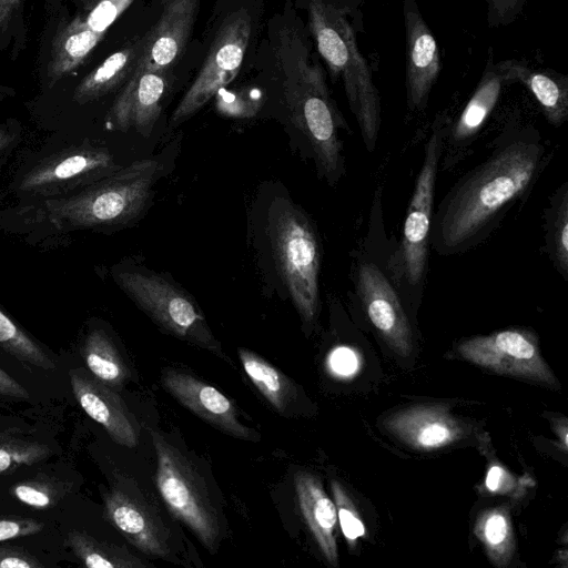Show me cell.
Masks as SVG:
<instances>
[{
  "label": "cell",
  "mask_w": 568,
  "mask_h": 568,
  "mask_svg": "<svg viewBox=\"0 0 568 568\" xmlns=\"http://www.w3.org/2000/svg\"><path fill=\"white\" fill-rule=\"evenodd\" d=\"M12 493L21 503L37 509L50 507L58 496L57 488L42 480L19 483L13 486Z\"/></svg>",
  "instance_id": "obj_33"
},
{
  "label": "cell",
  "mask_w": 568,
  "mask_h": 568,
  "mask_svg": "<svg viewBox=\"0 0 568 568\" xmlns=\"http://www.w3.org/2000/svg\"><path fill=\"white\" fill-rule=\"evenodd\" d=\"M548 160L546 143L536 135L497 142L442 199L433 216L430 247L449 256L477 246L530 193Z\"/></svg>",
  "instance_id": "obj_1"
},
{
  "label": "cell",
  "mask_w": 568,
  "mask_h": 568,
  "mask_svg": "<svg viewBox=\"0 0 568 568\" xmlns=\"http://www.w3.org/2000/svg\"><path fill=\"white\" fill-rule=\"evenodd\" d=\"M214 98L216 111L230 118H253L263 105V94L257 89L231 91L223 88Z\"/></svg>",
  "instance_id": "obj_31"
},
{
  "label": "cell",
  "mask_w": 568,
  "mask_h": 568,
  "mask_svg": "<svg viewBox=\"0 0 568 568\" xmlns=\"http://www.w3.org/2000/svg\"><path fill=\"white\" fill-rule=\"evenodd\" d=\"M385 426L400 440L420 450H433L458 440L460 424L446 409L417 406L389 416Z\"/></svg>",
  "instance_id": "obj_19"
},
{
  "label": "cell",
  "mask_w": 568,
  "mask_h": 568,
  "mask_svg": "<svg viewBox=\"0 0 568 568\" xmlns=\"http://www.w3.org/2000/svg\"><path fill=\"white\" fill-rule=\"evenodd\" d=\"M449 125L450 121L445 114H439L433 122L405 214L399 244L386 264V271L404 302H408V298L417 302L425 290L435 186Z\"/></svg>",
  "instance_id": "obj_3"
},
{
  "label": "cell",
  "mask_w": 568,
  "mask_h": 568,
  "mask_svg": "<svg viewBox=\"0 0 568 568\" xmlns=\"http://www.w3.org/2000/svg\"><path fill=\"white\" fill-rule=\"evenodd\" d=\"M406 31V103L412 113L423 111L440 72L437 42L414 0H404Z\"/></svg>",
  "instance_id": "obj_14"
},
{
  "label": "cell",
  "mask_w": 568,
  "mask_h": 568,
  "mask_svg": "<svg viewBox=\"0 0 568 568\" xmlns=\"http://www.w3.org/2000/svg\"><path fill=\"white\" fill-rule=\"evenodd\" d=\"M359 366L357 354L349 347L335 348L329 356V367L338 376H352Z\"/></svg>",
  "instance_id": "obj_37"
},
{
  "label": "cell",
  "mask_w": 568,
  "mask_h": 568,
  "mask_svg": "<svg viewBox=\"0 0 568 568\" xmlns=\"http://www.w3.org/2000/svg\"><path fill=\"white\" fill-rule=\"evenodd\" d=\"M458 352L465 359L498 374L556 384L535 336L525 329L510 328L475 336L462 342Z\"/></svg>",
  "instance_id": "obj_10"
},
{
  "label": "cell",
  "mask_w": 568,
  "mask_h": 568,
  "mask_svg": "<svg viewBox=\"0 0 568 568\" xmlns=\"http://www.w3.org/2000/svg\"><path fill=\"white\" fill-rule=\"evenodd\" d=\"M42 528V523L30 518H0V541L34 535Z\"/></svg>",
  "instance_id": "obj_35"
},
{
  "label": "cell",
  "mask_w": 568,
  "mask_h": 568,
  "mask_svg": "<svg viewBox=\"0 0 568 568\" xmlns=\"http://www.w3.org/2000/svg\"><path fill=\"white\" fill-rule=\"evenodd\" d=\"M120 168L105 149L77 148L34 166L21 180L19 191L52 199L79 187L83 189Z\"/></svg>",
  "instance_id": "obj_11"
},
{
  "label": "cell",
  "mask_w": 568,
  "mask_h": 568,
  "mask_svg": "<svg viewBox=\"0 0 568 568\" xmlns=\"http://www.w3.org/2000/svg\"><path fill=\"white\" fill-rule=\"evenodd\" d=\"M0 396L26 400L29 398L27 389L0 368Z\"/></svg>",
  "instance_id": "obj_39"
},
{
  "label": "cell",
  "mask_w": 568,
  "mask_h": 568,
  "mask_svg": "<svg viewBox=\"0 0 568 568\" xmlns=\"http://www.w3.org/2000/svg\"><path fill=\"white\" fill-rule=\"evenodd\" d=\"M104 515L124 538L153 557L171 559V535L155 507L136 488L114 487L104 495Z\"/></svg>",
  "instance_id": "obj_12"
},
{
  "label": "cell",
  "mask_w": 568,
  "mask_h": 568,
  "mask_svg": "<svg viewBox=\"0 0 568 568\" xmlns=\"http://www.w3.org/2000/svg\"><path fill=\"white\" fill-rule=\"evenodd\" d=\"M507 81L524 83L539 103L547 121L561 125L568 116L567 79L552 71L531 70L519 61L500 62Z\"/></svg>",
  "instance_id": "obj_22"
},
{
  "label": "cell",
  "mask_w": 568,
  "mask_h": 568,
  "mask_svg": "<svg viewBox=\"0 0 568 568\" xmlns=\"http://www.w3.org/2000/svg\"><path fill=\"white\" fill-rule=\"evenodd\" d=\"M42 564L22 548L0 546V568H39Z\"/></svg>",
  "instance_id": "obj_36"
},
{
  "label": "cell",
  "mask_w": 568,
  "mask_h": 568,
  "mask_svg": "<svg viewBox=\"0 0 568 568\" xmlns=\"http://www.w3.org/2000/svg\"><path fill=\"white\" fill-rule=\"evenodd\" d=\"M159 172L155 160L135 161L77 193L47 199L48 217L60 227L128 223L144 210Z\"/></svg>",
  "instance_id": "obj_4"
},
{
  "label": "cell",
  "mask_w": 568,
  "mask_h": 568,
  "mask_svg": "<svg viewBox=\"0 0 568 568\" xmlns=\"http://www.w3.org/2000/svg\"><path fill=\"white\" fill-rule=\"evenodd\" d=\"M506 81L500 62L495 67L489 64L458 119L449 125L440 163L443 168L448 170L462 160L464 151L473 144L496 106Z\"/></svg>",
  "instance_id": "obj_18"
},
{
  "label": "cell",
  "mask_w": 568,
  "mask_h": 568,
  "mask_svg": "<svg viewBox=\"0 0 568 568\" xmlns=\"http://www.w3.org/2000/svg\"><path fill=\"white\" fill-rule=\"evenodd\" d=\"M50 454V448L44 444L11 435H0V474L36 464Z\"/></svg>",
  "instance_id": "obj_30"
},
{
  "label": "cell",
  "mask_w": 568,
  "mask_h": 568,
  "mask_svg": "<svg viewBox=\"0 0 568 568\" xmlns=\"http://www.w3.org/2000/svg\"><path fill=\"white\" fill-rule=\"evenodd\" d=\"M332 491L335 500L337 517L344 536L349 542L365 535V527L356 511V508L342 485L333 480Z\"/></svg>",
  "instance_id": "obj_32"
},
{
  "label": "cell",
  "mask_w": 568,
  "mask_h": 568,
  "mask_svg": "<svg viewBox=\"0 0 568 568\" xmlns=\"http://www.w3.org/2000/svg\"><path fill=\"white\" fill-rule=\"evenodd\" d=\"M237 352L245 374L271 406L284 417L300 415L298 385L258 354L242 347Z\"/></svg>",
  "instance_id": "obj_21"
},
{
  "label": "cell",
  "mask_w": 568,
  "mask_h": 568,
  "mask_svg": "<svg viewBox=\"0 0 568 568\" xmlns=\"http://www.w3.org/2000/svg\"><path fill=\"white\" fill-rule=\"evenodd\" d=\"M115 282L164 332L226 359L203 313L183 290L153 273L119 272Z\"/></svg>",
  "instance_id": "obj_7"
},
{
  "label": "cell",
  "mask_w": 568,
  "mask_h": 568,
  "mask_svg": "<svg viewBox=\"0 0 568 568\" xmlns=\"http://www.w3.org/2000/svg\"><path fill=\"white\" fill-rule=\"evenodd\" d=\"M199 0H166L159 20L143 37L135 68L169 71L183 55L194 26Z\"/></svg>",
  "instance_id": "obj_16"
},
{
  "label": "cell",
  "mask_w": 568,
  "mask_h": 568,
  "mask_svg": "<svg viewBox=\"0 0 568 568\" xmlns=\"http://www.w3.org/2000/svg\"><path fill=\"white\" fill-rule=\"evenodd\" d=\"M294 483L298 507L310 531L326 560L334 567L338 566L335 504L314 475L296 471Z\"/></svg>",
  "instance_id": "obj_20"
},
{
  "label": "cell",
  "mask_w": 568,
  "mask_h": 568,
  "mask_svg": "<svg viewBox=\"0 0 568 568\" xmlns=\"http://www.w3.org/2000/svg\"><path fill=\"white\" fill-rule=\"evenodd\" d=\"M104 33L93 31L85 18L77 17L55 36L48 65L51 83L80 67L103 38Z\"/></svg>",
  "instance_id": "obj_23"
},
{
  "label": "cell",
  "mask_w": 568,
  "mask_h": 568,
  "mask_svg": "<svg viewBox=\"0 0 568 568\" xmlns=\"http://www.w3.org/2000/svg\"><path fill=\"white\" fill-rule=\"evenodd\" d=\"M252 33L248 12L241 8L221 23L194 81L180 100L170 123L176 126L193 116L240 72Z\"/></svg>",
  "instance_id": "obj_8"
},
{
  "label": "cell",
  "mask_w": 568,
  "mask_h": 568,
  "mask_svg": "<svg viewBox=\"0 0 568 568\" xmlns=\"http://www.w3.org/2000/svg\"><path fill=\"white\" fill-rule=\"evenodd\" d=\"M70 382L79 405L114 442L129 448L138 445L139 425L115 392L83 369H72Z\"/></svg>",
  "instance_id": "obj_17"
},
{
  "label": "cell",
  "mask_w": 568,
  "mask_h": 568,
  "mask_svg": "<svg viewBox=\"0 0 568 568\" xmlns=\"http://www.w3.org/2000/svg\"><path fill=\"white\" fill-rule=\"evenodd\" d=\"M20 0H0V29L7 24Z\"/></svg>",
  "instance_id": "obj_41"
},
{
  "label": "cell",
  "mask_w": 568,
  "mask_h": 568,
  "mask_svg": "<svg viewBox=\"0 0 568 568\" xmlns=\"http://www.w3.org/2000/svg\"><path fill=\"white\" fill-rule=\"evenodd\" d=\"M82 353L87 367L98 381L109 387H120L126 382L128 367L104 331H91Z\"/></svg>",
  "instance_id": "obj_26"
},
{
  "label": "cell",
  "mask_w": 568,
  "mask_h": 568,
  "mask_svg": "<svg viewBox=\"0 0 568 568\" xmlns=\"http://www.w3.org/2000/svg\"><path fill=\"white\" fill-rule=\"evenodd\" d=\"M163 388L197 417L232 437L258 440L260 434L244 425L235 405L201 378L176 368H165L160 377Z\"/></svg>",
  "instance_id": "obj_13"
},
{
  "label": "cell",
  "mask_w": 568,
  "mask_h": 568,
  "mask_svg": "<svg viewBox=\"0 0 568 568\" xmlns=\"http://www.w3.org/2000/svg\"><path fill=\"white\" fill-rule=\"evenodd\" d=\"M133 0H98L85 17L88 26L105 33L108 28L129 8Z\"/></svg>",
  "instance_id": "obj_34"
},
{
  "label": "cell",
  "mask_w": 568,
  "mask_h": 568,
  "mask_svg": "<svg viewBox=\"0 0 568 568\" xmlns=\"http://www.w3.org/2000/svg\"><path fill=\"white\" fill-rule=\"evenodd\" d=\"M156 456L155 481L170 511L209 550L217 549L221 520L209 488L193 463L160 432L150 429Z\"/></svg>",
  "instance_id": "obj_5"
},
{
  "label": "cell",
  "mask_w": 568,
  "mask_h": 568,
  "mask_svg": "<svg viewBox=\"0 0 568 568\" xmlns=\"http://www.w3.org/2000/svg\"><path fill=\"white\" fill-rule=\"evenodd\" d=\"M2 138L0 136V146H1Z\"/></svg>",
  "instance_id": "obj_43"
},
{
  "label": "cell",
  "mask_w": 568,
  "mask_h": 568,
  "mask_svg": "<svg viewBox=\"0 0 568 568\" xmlns=\"http://www.w3.org/2000/svg\"><path fill=\"white\" fill-rule=\"evenodd\" d=\"M271 237L293 304L302 322L312 325L320 308L321 250L315 230L302 211L286 205L271 220Z\"/></svg>",
  "instance_id": "obj_6"
},
{
  "label": "cell",
  "mask_w": 568,
  "mask_h": 568,
  "mask_svg": "<svg viewBox=\"0 0 568 568\" xmlns=\"http://www.w3.org/2000/svg\"><path fill=\"white\" fill-rule=\"evenodd\" d=\"M308 24L332 78L343 81L363 143L372 153L381 130L382 105L371 69L358 50L355 32L342 10L323 0H310Z\"/></svg>",
  "instance_id": "obj_2"
},
{
  "label": "cell",
  "mask_w": 568,
  "mask_h": 568,
  "mask_svg": "<svg viewBox=\"0 0 568 568\" xmlns=\"http://www.w3.org/2000/svg\"><path fill=\"white\" fill-rule=\"evenodd\" d=\"M68 544L77 558L89 568H145L150 566L126 548L104 542L85 534L73 530Z\"/></svg>",
  "instance_id": "obj_27"
},
{
  "label": "cell",
  "mask_w": 568,
  "mask_h": 568,
  "mask_svg": "<svg viewBox=\"0 0 568 568\" xmlns=\"http://www.w3.org/2000/svg\"><path fill=\"white\" fill-rule=\"evenodd\" d=\"M0 347L22 362L43 369L55 365L47 353L0 310Z\"/></svg>",
  "instance_id": "obj_29"
},
{
  "label": "cell",
  "mask_w": 568,
  "mask_h": 568,
  "mask_svg": "<svg viewBox=\"0 0 568 568\" xmlns=\"http://www.w3.org/2000/svg\"><path fill=\"white\" fill-rule=\"evenodd\" d=\"M496 20L507 22L521 9L524 0H487Z\"/></svg>",
  "instance_id": "obj_38"
},
{
  "label": "cell",
  "mask_w": 568,
  "mask_h": 568,
  "mask_svg": "<svg viewBox=\"0 0 568 568\" xmlns=\"http://www.w3.org/2000/svg\"><path fill=\"white\" fill-rule=\"evenodd\" d=\"M475 534L496 566L504 567L509 562L514 551V531L505 509L491 508L481 513Z\"/></svg>",
  "instance_id": "obj_28"
},
{
  "label": "cell",
  "mask_w": 568,
  "mask_h": 568,
  "mask_svg": "<svg viewBox=\"0 0 568 568\" xmlns=\"http://www.w3.org/2000/svg\"><path fill=\"white\" fill-rule=\"evenodd\" d=\"M169 71L135 68L110 110V122L121 131L134 129L148 138L160 116L170 87Z\"/></svg>",
  "instance_id": "obj_15"
},
{
  "label": "cell",
  "mask_w": 568,
  "mask_h": 568,
  "mask_svg": "<svg viewBox=\"0 0 568 568\" xmlns=\"http://www.w3.org/2000/svg\"><path fill=\"white\" fill-rule=\"evenodd\" d=\"M98 0H82L85 10H90Z\"/></svg>",
  "instance_id": "obj_42"
},
{
  "label": "cell",
  "mask_w": 568,
  "mask_h": 568,
  "mask_svg": "<svg viewBox=\"0 0 568 568\" xmlns=\"http://www.w3.org/2000/svg\"><path fill=\"white\" fill-rule=\"evenodd\" d=\"M355 293L371 324L388 346L402 356L413 349V332L404 301L386 267L359 258L355 267Z\"/></svg>",
  "instance_id": "obj_9"
},
{
  "label": "cell",
  "mask_w": 568,
  "mask_h": 568,
  "mask_svg": "<svg viewBox=\"0 0 568 568\" xmlns=\"http://www.w3.org/2000/svg\"><path fill=\"white\" fill-rule=\"evenodd\" d=\"M545 248L557 272L568 278V183L551 195L545 211Z\"/></svg>",
  "instance_id": "obj_25"
},
{
  "label": "cell",
  "mask_w": 568,
  "mask_h": 568,
  "mask_svg": "<svg viewBox=\"0 0 568 568\" xmlns=\"http://www.w3.org/2000/svg\"><path fill=\"white\" fill-rule=\"evenodd\" d=\"M507 473L499 466H493L489 468L486 476V487L490 491L506 490L508 483Z\"/></svg>",
  "instance_id": "obj_40"
},
{
  "label": "cell",
  "mask_w": 568,
  "mask_h": 568,
  "mask_svg": "<svg viewBox=\"0 0 568 568\" xmlns=\"http://www.w3.org/2000/svg\"><path fill=\"white\" fill-rule=\"evenodd\" d=\"M143 47V37L109 55L100 65L87 74L74 91L78 103H87L113 91L126 81L134 71Z\"/></svg>",
  "instance_id": "obj_24"
}]
</instances>
